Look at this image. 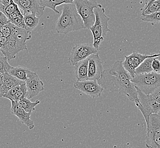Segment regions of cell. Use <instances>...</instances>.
<instances>
[{
	"label": "cell",
	"instance_id": "6da1fadb",
	"mask_svg": "<svg viewBox=\"0 0 160 148\" xmlns=\"http://www.w3.org/2000/svg\"><path fill=\"white\" fill-rule=\"evenodd\" d=\"M132 77L122 66V61H117L111 67L102 72L97 81L101 87L113 92L123 93L129 100L139 101L136 87L132 81Z\"/></svg>",
	"mask_w": 160,
	"mask_h": 148
},
{
	"label": "cell",
	"instance_id": "7a4b0ae2",
	"mask_svg": "<svg viewBox=\"0 0 160 148\" xmlns=\"http://www.w3.org/2000/svg\"><path fill=\"white\" fill-rule=\"evenodd\" d=\"M83 29H85L83 22L74 3L64 4L62 13L56 22L57 32L67 34Z\"/></svg>",
	"mask_w": 160,
	"mask_h": 148
},
{
	"label": "cell",
	"instance_id": "3957f363",
	"mask_svg": "<svg viewBox=\"0 0 160 148\" xmlns=\"http://www.w3.org/2000/svg\"><path fill=\"white\" fill-rule=\"evenodd\" d=\"M95 21L92 26L89 29L92 34L93 46L98 50L102 41L105 39L107 32H110L108 27V22L110 18L106 15V11L102 5L99 4L94 9Z\"/></svg>",
	"mask_w": 160,
	"mask_h": 148
},
{
	"label": "cell",
	"instance_id": "277c9868",
	"mask_svg": "<svg viewBox=\"0 0 160 148\" xmlns=\"http://www.w3.org/2000/svg\"><path fill=\"white\" fill-rule=\"evenodd\" d=\"M27 49L26 41L14 37H0V52L9 61L16 58L19 52Z\"/></svg>",
	"mask_w": 160,
	"mask_h": 148
},
{
	"label": "cell",
	"instance_id": "5b68a950",
	"mask_svg": "<svg viewBox=\"0 0 160 148\" xmlns=\"http://www.w3.org/2000/svg\"><path fill=\"white\" fill-rule=\"evenodd\" d=\"M136 87L145 94H152L157 87L160 86V73L151 72L137 74L132 79Z\"/></svg>",
	"mask_w": 160,
	"mask_h": 148
},
{
	"label": "cell",
	"instance_id": "8992f818",
	"mask_svg": "<svg viewBox=\"0 0 160 148\" xmlns=\"http://www.w3.org/2000/svg\"><path fill=\"white\" fill-rule=\"evenodd\" d=\"M136 87L139 101L135 104L142 114L146 124H147L151 115L160 113V104L155 100L152 94H145L138 88Z\"/></svg>",
	"mask_w": 160,
	"mask_h": 148
},
{
	"label": "cell",
	"instance_id": "52a82bcc",
	"mask_svg": "<svg viewBox=\"0 0 160 148\" xmlns=\"http://www.w3.org/2000/svg\"><path fill=\"white\" fill-rule=\"evenodd\" d=\"M74 3L83 22L85 29H89L95 21L94 9L99 3L96 0H74Z\"/></svg>",
	"mask_w": 160,
	"mask_h": 148
},
{
	"label": "cell",
	"instance_id": "ba28073f",
	"mask_svg": "<svg viewBox=\"0 0 160 148\" xmlns=\"http://www.w3.org/2000/svg\"><path fill=\"white\" fill-rule=\"evenodd\" d=\"M145 146L148 148H160V113L149 116L147 124Z\"/></svg>",
	"mask_w": 160,
	"mask_h": 148
},
{
	"label": "cell",
	"instance_id": "9c48e42d",
	"mask_svg": "<svg viewBox=\"0 0 160 148\" xmlns=\"http://www.w3.org/2000/svg\"><path fill=\"white\" fill-rule=\"evenodd\" d=\"M98 53V50L90 43H80L72 48L68 62L74 66L78 62L87 59L93 54Z\"/></svg>",
	"mask_w": 160,
	"mask_h": 148
},
{
	"label": "cell",
	"instance_id": "30bf717a",
	"mask_svg": "<svg viewBox=\"0 0 160 148\" xmlns=\"http://www.w3.org/2000/svg\"><path fill=\"white\" fill-rule=\"evenodd\" d=\"M160 54H153L151 55L142 54L138 52H134L129 55H124L125 60L122 62V66L132 77L135 75V71L136 68L139 66L145 59L150 57H157Z\"/></svg>",
	"mask_w": 160,
	"mask_h": 148
},
{
	"label": "cell",
	"instance_id": "8fae6325",
	"mask_svg": "<svg viewBox=\"0 0 160 148\" xmlns=\"http://www.w3.org/2000/svg\"><path fill=\"white\" fill-rule=\"evenodd\" d=\"M74 87L92 98L101 96L104 90V88L100 86L96 80L77 81L74 83Z\"/></svg>",
	"mask_w": 160,
	"mask_h": 148
},
{
	"label": "cell",
	"instance_id": "7c38bea8",
	"mask_svg": "<svg viewBox=\"0 0 160 148\" xmlns=\"http://www.w3.org/2000/svg\"><path fill=\"white\" fill-rule=\"evenodd\" d=\"M25 84L28 91L27 98L29 99L37 96L39 93L44 91V84L35 72L30 71L25 81Z\"/></svg>",
	"mask_w": 160,
	"mask_h": 148
},
{
	"label": "cell",
	"instance_id": "4fadbf2b",
	"mask_svg": "<svg viewBox=\"0 0 160 148\" xmlns=\"http://www.w3.org/2000/svg\"><path fill=\"white\" fill-rule=\"evenodd\" d=\"M16 3L23 15L27 14H34L36 16H42L45 8L42 7L39 0H13Z\"/></svg>",
	"mask_w": 160,
	"mask_h": 148
},
{
	"label": "cell",
	"instance_id": "5bb4252c",
	"mask_svg": "<svg viewBox=\"0 0 160 148\" xmlns=\"http://www.w3.org/2000/svg\"><path fill=\"white\" fill-rule=\"evenodd\" d=\"M88 80H96L99 79L104 71L102 62L99 53L93 54L88 58Z\"/></svg>",
	"mask_w": 160,
	"mask_h": 148
},
{
	"label": "cell",
	"instance_id": "9a60e30c",
	"mask_svg": "<svg viewBox=\"0 0 160 148\" xmlns=\"http://www.w3.org/2000/svg\"><path fill=\"white\" fill-rule=\"evenodd\" d=\"M11 113L17 116L22 124L27 126L29 129H34V124L30 119L32 113L27 112L17 101L11 100Z\"/></svg>",
	"mask_w": 160,
	"mask_h": 148
},
{
	"label": "cell",
	"instance_id": "2e32d148",
	"mask_svg": "<svg viewBox=\"0 0 160 148\" xmlns=\"http://www.w3.org/2000/svg\"><path fill=\"white\" fill-rule=\"evenodd\" d=\"M88 61L87 58L74 65L77 81H85L88 79Z\"/></svg>",
	"mask_w": 160,
	"mask_h": 148
},
{
	"label": "cell",
	"instance_id": "e0dca14e",
	"mask_svg": "<svg viewBox=\"0 0 160 148\" xmlns=\"http://www.w3.org/2000/svg\"><path fill=\"white\" fill-rule=\"evenodd\" d=\"M25 83V81H21L13 75H10L8 72H4L3 73V86H2L3 95L9 90L10 89Z\"/></svg>",
	"mask_w": 160,
	"mask_h": 148
},
{
	"label": "cell",
	"instance_id": "ac0fdd59",
	"mask_svg": "<svg viewBox=\"0 0 160 148\" xmlns=\"http://www.w3.org/2000/svg\"><path fill=\"white\" fill-rule=\"evenodd\" d=\"M74 0H39L41 6L43 8H50L55 13L59 14V12L56 9L57 6L65 3H74Z\"/></svg>",
	"mask_w": 160,
	"mask_h": 148
},
{
	"label": "cell",
	"instance_id": "d6986e66",
	"mask_svg": "<svg viewBox=\"0 0 160 148\" xmlns=\"http://www.w3.org/2000/svg\"><path fill=\"white\" fill-rule=\"evenodd\" d=\"M30 71V70L28 68L19 66L15 67H12L8 71V73L21 81H25L28 78Z\"/></svg>",
	"mask_w": 160,
	"mask_h": 148
},
{
	"label": "cell",
	"instance_id": "ffe728a7",
	"mask_svg": "<svg viewBox=\"0 0 160 148\" xmlns=\"http://www.w3.org/2000/svg\"><path fill=\"white\" fill-rule=\"evenodd\" d=\"M23 21L26 30L32 32L38 25L39 19L34 14H27L23 15Z\"/></svg>",
	"mask_w": 160,
	"mask_h": 148
},
{
	"label": "cell",
	"instance_id": "44dd1931",
	"mask_svg": "<svg viewBox=\"0 0 160 148\" xmlns=\"http://www.w3.org/2000/svg\"><path fill=\"white\" fill-rule=\"evenodd\" d=\"M154 57H150L145 59L144 61L141 63L138 67L136 68L135 71V75L137 74L149 73L153 71L152 67V63Z\"/></svg>",
	"mask_w": 160,
	"mask_h": 148
},
{
	"label": "cell",
	"instance_id": "7402d4cb",
	"mask_svg": "<svg viewBox=\"0 0 160 148\" xmlns=\"http://www.w3.org/2000/svg\"><path fill=\"white\" fill-rule=\"evenodd\" d=\"M20 106L27 112L32 113L35 110V106L40 104V100H36L34 102H32L27 97H23L17 101Z\"/></svg>",
	"mask_w": 160,
	"mask_h": 148
},
{
	"label": "cell",
	"instance_id": "603a6c76",
	"mask_svg": "<svg viewBox=\"0 0 160 148\" xmlns=\"http://www.w3.org/2000/svg\"><path fill=\"white\" fill-rule=\"evenodd\" d=\"M141 16H146L160 12V0L154 1L145 9H141Z\"/></svg>",
	"mask_w": 160,
	"mask_h": 148
},
{
	"label": "cell",
	"instance_id": "cb8c5ba5",
	"mask_svg": "<svg viewBox=\"0 0 160 148\" xmlns=\"http://www.w3.org/2000/svg\"><path fill=\"white\" fill-rule=\"evenodd\" d=\"M141 19L146 22L151 23L152 25L160 23V12L146 16H141Z\"/></svg>",
	"mask_w": 160,
	"mask_h": 148
},
{
	"label": "cell",
	"instance_id": "d4e9b609",
	"mask_svg": "<svg viewBox=\"0 0 160 148\" xmlns=\"http://www.w3.org/2000/svg\"><path fill=\"white\" fill-rule=\"evenodd\" d=\"M23 97H28V91L26 86L25 83L19 85L18 90L17 91L16 95H14V96L13 97V100H12L18 101V100Z\"/></svg>",
	"mask_w": 160,
	"mask_h": 148
},
{
	"label": "cell",
	"instance_id": "484cf974",
	"mask_svg": "<svg viewBox=\"0 0 160 148\" xmlns=\"http://www.w3.org/2000/svg\"><path fill=\"white\" fill-rule=\"evenodd\" d=\"M9 61L4 55L0 56V73L8 72L12 66L9 63Z\"/></svg>",
	"mask_w": 160,
	"mask_h": 148
},
{
	"label": "cell",
	"instance_id": "4316f807",
	"mask_svg": "<svg viewBox=\"0 0 160 148\" xmlns=\"http://www.w3.org/2000/svg\"><path fill=\"white\" fill-rule=\"evenodd\" d=\"M19 88V85L16 86V87H13L12 88L10 89L7 92L3 95V97L7 98L8 99L10 100H13V97L14 96V95L17 93V91L18 90Z\"/></svg>",
	"mask_w": 160,
	"mask_h": 148
},
{
	"label": "cell",
	"instance_id": "83f0119b",
	"mask_svg": "<svg viewBox=\"0 0 160 148\" xmlns=\"http://www.w3.org/2000/svg\"><path fill=\"white\" fill-rule=\"evenodd\" d=\"M152 67L153 72H155L156 73H160V62L156 57L153 58V59Z\"/></svg>",
	"mask_w": 160,
	"mask_h": 148
},
{
	"label": "cell",
	"instance_id": "f1b7e54d",
	"mask_svg": "<svg viewBox=\"0 0 160 148\" xmlns=\"http://www.w3.org/2000/svg\"><path fill=\"white\" fill-rule=\"evenodd\" d=\"M152 95L153 96L155 100L157 101L160 106V86L157 87V88L152 93Z\"/></svg>",
	"mask_w": 160,
	"mask_h": 148
},
{
	"label": "cell",
	"instance_id": "f546056e",
	"mask_svg": "<svg viewBox=\"0 0 160 148\" xmlns=\"http://www.w3.org/2000/svg\"><path fill=\"white\" fill-rule=\"evenodd\" d=\"M2 86H3V74L0 73V97H1L3 96Z\"/></svg>",
	"mask_w": 160,
	"mask_h": 148
},
{
	"label": "cell",
	"instance_id": "4dcf8cb0",
	"mask_svg": "<svg viewBox=\"0 0 160 148\" xmlns=\"http://www.w3.org/2000/svg\"><path fill=\"white\" fill-rule=\"evenodd\" d=\"M154 1H156V0H145V5H144V7L142 8L141 9H145L150 3H152V2H153Z\"/></svg>",
	"mask_w": 160,
	"mask_h": 148
},
{
	"label": "cell",
	"instance_id": "1f68e13d",
	"mask_svg": "<svg viewBox=\"0 0 160 148\" xmlns=\"http://www.w3.org/2000/svg\"><path fill=\"white\" fill-rule=\"evenodd\" d=\"M10 1V0H0V3L4 6H6L9 3Z\"/></svg>",
	"mask_w": 160,
	"mask_h": 148
},
{
	"label": "cell",
	"instance_id": "d6a6232c",
	"mask_svg": "<svg viewBox=\"0 0 160 148\" xmlns=\"http://www.w3.org/2000/svg\"><path fill=\"white\" fill-rule=\"evenodd\" d=\"M159 54H160V55H159V56H158V57H156V58H157V59H158L159 61H160V52H159Z\"/></svg>",
	"mask_w": 160,
	"mask_h": 148
}]
</instances>
